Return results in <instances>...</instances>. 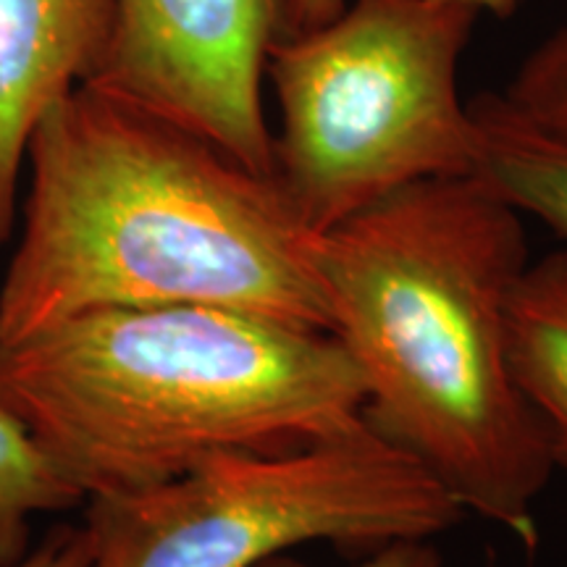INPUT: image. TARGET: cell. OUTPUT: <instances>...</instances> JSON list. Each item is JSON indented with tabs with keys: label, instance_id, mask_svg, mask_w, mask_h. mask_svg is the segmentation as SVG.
Returning a JSON list of instances; mask_svg holds the SVG:
<instances>
[{
	"label": "cell",
	"instance_id": "9a60e30c",
	"mask_svg": "<svg viewBox=\"0 0 567 567\" xmlns=\"http://www.w3.org/2000/svg\"><path fill=\"white\" fill-rule=\"evenodd\" d=\"M465 3L476 6L478 11H492L496 19H507L513 17V11L517 9L520 0H465Z\"/></svg>",
	"mask_w": 567,
	"mask_h": 567
},
{
	"label": "cell",
	"instance_id": "30bf717a",
	"mask_svg": "<svg viewBox=\"0 0 567 567\" xmlns=\"http://www.w3.org/2000/svg\"><path fill=\"white\" fill-rule=\"evenodd\" d=\"M82 494L61 478L19 417L0 405V567L27 555L30 520L80 505Z\"/></svg>",
	"mask_w": 567,
	"mask_h": 567
},
{
	"label": "cell",
	"instance_id": "3957f363",
	"mask_svg": "<svg viewBox=\"0 0 567 567\" xmlns=\"http://www.w3.org/2000/svg\"><path fill=\"white\" fill-rule=\"evenodd\" d=\"M0 405L82 499L229 450L321 439L365 413L326 331L210 305L101 308L0 347Z\"/></svg>",
	"mask_w": 567,
	"mask_h": 567
},
{
	"label": "cell",
	"instance_id": "7a4b0ae2",
	"mask_svg": "<svg viewBox=\"0 0 567 567\" xmlns=\"http://www.w3.org/2000/svg\"><path fill=\"white\" fill-rule=\"evenodd\" d=\"M313 260L368 421L465 515L534 549L555 463L509 365V300L530 264L520 213L478 174L417 182L316 234Z\"/></svg>",
	"mask_w": 567,
	"mask_h": 567
},
{
	"label": "cell",
	"instance_id": "4fadbf2b",
	"mask_svg": "<svg viewBox=\"0 0 567 567\" xmlns=\"http://www.w3.org/2000/svg\"><path fill=\"white\" fill-rule=\"evenodd\" d=\"M92 544L87 528H55L32 555H24L6 567H90Z\"/></svg>",
	"mask_w": 567,
	"mask_h": 567
},
{
	"label": "cell",
	"instance_id": "6da1fadb",
	"mask_svg": "<svg viewBox=\"0 0 567 567\" xmlns=\"http://www.w3.org/2000/svg\"><path fill=\"white\" fill-rule=\"evenodd\" d=\"M0 347L101 308L210 305L331 331L316 234L276 187L200 134L95 84L45 111Z\"/></svg>",
	"mask_w": 567,
	"mask_h": 567
},
{
	"label": "cell",
	"instance_id": "5b68a950",
	"mask_svg": "<svg viewBox=\"0 0 567 567\" xmlns=\"http://www.w3.org/2000/svg\"><path fill=\"white\" fill-rule=\"evenodd\" d=\"M465 509L363 415L337 434L229 450L182 476L87 499L90 567H258L302 544L375 551L436 538Z\"/></svg>",
	"mask_w": 567,
	"mask_h": 567
},
{
	"label": "cell",
	"instance_id": "5bb4252c",
	"mask_svg": "<svg viewBox=\"0 0 567 567\" xmlns=\"http://www.w3.org/2000/svg\"><path fill=\"white\" fill-rule=\"evenodd\" d=\"M347 6V0H284V34H300L326 24Z\"/></svg>",
	"mask_w": 567,
	"mask_h": 567
},
{
	"label": "cell",
	"instance_id": "7c38bea8",
	"mask_svg": "<svg viewBox=\"0 0 567 567\" xmlns=\"http://www.w3.org/2000/svg\"><path fill=\"white\" fill-rule=\"evenodd\" d=\"M258 567H308L292 555L266 559ZM352 567H444L442 551L434 547V538H415V542H394L386 547L368 551Z\"/></svg>",
	"mask_w": 567,
	"mask_h": 567
},
{
	"label": "cell",
	"instance_id": "52a82bcc",
	"mask_svg": "<svg viewBox=\"0 0 567 567\" xmlns=\"http://www.w3.org/2000/svg\"><path fill=\"white\" fill-rule=\"evenodd\" d=\"M113 0H0V245L17 221L34 126L101 66Z\"/></svg>",
	"mask_w": 567,
	"mask_h": 567
},
{
	"label": "cell",
	"instance_id": "9c48e42d",
	"mask_svg": "<svg viewBox=\"0 0 567 567\" xmlns=\"http://www.w3.org/2000/svg\"><path fill=\"white\" fill-rule=\"evenodd\" d=\"M471 105L478 124L476 174L520 216H534L567 243V145L515 118L496 92Z\"/></svg>",
	"mask_w": 567,
	"mask_h": 567
},
{
	"label": "cell",
	"instance_id": "277c9868",
	"mask_svg": "<svg viewBox=\"0 0 567 567\" xmlns=\"http://www.w3.org/2000/svg\"><path fill=\"white\" fill-rule=\"evenodd\" d=\"M478 17L465 0H347L326 24L274 42V182L305 229H334L417 182L476 174L478 124L457 66Z\"/></svg>",
	"mask_w": 567,
	"mask_h": 567
},
{
	"label": "cell",
	"instance_id": "ba28073f",
	"mask_svg": "<svg viewBox=\"0 0 567 567\" xmlns=\"http://www.w3.org/2000/svg\"><path fill=\"white\" fill-rule=\"evenodd\" d=\"M509 365L547 434L555 471L567 473V250L534 260L507 316Z\"/></svg>",
	"mask_w": 567,
	"mask_h": 567
},
{
	"label": "cell",
	"instance_id": "8fae6325",
	"mask_svg": "<svg viewBox=\"0 0 567 567\" xmlns=\"http://www.w3.org/2000/svg\"><path fill=\"white\" fill-rule=\"evenodd\" d=\"M496 95L523 124L567 145V24L544 40Z\"/></svg>",
	"mask_w": 567,
	"mask_h": 567
},
{
	"label": "cell",
	"instance_id": "8992f818",
	"mask_svg": "<svg viewBox=\"0 0 567 567\" xmlns=\"http://www.w3.org/2000/svg\"><path fill=\"white\" fill-rule=\"evenodd\" d=\"M279 38L284 0H113L109 48L87 84L274 176L264 80Z\"/></svg>",
	"mask_w": 567,
	"mask_h": 567
}]
</instances>
